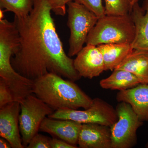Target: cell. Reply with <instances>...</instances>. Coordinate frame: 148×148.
I'll return each instance as SVG.
<instances>
[{
    "mask_svg": "<svg viewBox=\"0 0 148 148\" xmlns=\"http://www.w3.org/2000/svg\"><path fill=\"white\" fill-rule=\"evenodd\" d=\"M136 29L130 14L123 16L106 15L98 18L88 34L86 45L98 46L109 43L132 44Z\"/></svg>",
    "mask_w": 148,
    "mask_h": 148,
    "instance_id": "obj_3",
    "label": "cell"
},
{
    "mask_svg": "<svg viewBox=\"0 0 148 148\" xmlns=\"http://www.w3.org/2000/svg\"><path fill=\"white\" fill-rule=\"evenodd\" d=\"M97 46L103 55L105 71L114 70L134 49L131 44H105Z\"/></svg>",
    "mask_w": 148,
    "mask_h": 148,
    "instance_id": "obj_15",
    "label": "cell"
},
{
    "mask_svg": "<svg viewBox=\"0 0 148 148\" xmlns=\"http://www.w3.org/2000/svg\"><path fill=\"white\" fill-rule=\"evenodd\" d=\"M105 14L123 16L130 14L132 0H105Z\"/></svg>",
    "mask_w": 148,
    "mask_h": 148,
    "instance_id": "obj_18",
    "label": "cell"
},
{
    "mask_svg": "<svg viewBox=\"0 0 148 148\" xmlns=\"http://www.w3.org/2000/svg\"><path fill=\"white\" fill-rule=\"evenodd\" d=\"M51 11L56 15L64 16L66 13V5L71 0H48Z\"/></svg>",
    "mask_w": 148,
    "mask_h": 148,
    "instance_id": "obj_22",
    "label": "cell"
},
{
    "mask_svg": "<svg viewBox=\"0 0 148 148\" xmlns=\"http://www.w3.org/2000/svg\"><path fill=\"white\" fill-rule=\"evenodd\" d=\"M48 0H34L31 13L14 15V24L19 35V45L11 59L16 72L34 80L53 73L75 81L81 77L74 60L65 52L51 15Z\"/></svg>",
    "mask_w": 148,
    "mask_h": 148,
    "instance_id": "obj_1",
    "label": "cell"
},
{
    "mask_svg": "<svg viewBox=\"0 0 148 148\" xmlns=\"http://www.w3.org/2000/svg\"><path fill=\"white\" fill-rule=\"evenodd\" d=\"M67 5V25L70 30L68 55L71 57L77 55L84 47L88 34L97 23L98 18L82 4L71 1Z\"/></svg>",
    "mask_w": 148,
    "mask_h": 148,
    "instance_id": "obj_4",
    "label": "cell"
},
{
    "mask_svg": "<svg viewBox=\"0 0 148 148\" xmlns=\"http://www.w3.org/2000/svg\"><path fill=\"white\" fill-rule=\"evenodd\" d=\"M135 26V39L131 44L133 49L148 51V0H145L143 7L135 3L131 13Z\"/></svg>",
    "mask_w": 148,
    "mask_h": 148,
    "instance_id": "obj_13",
    "label": "cell"
},
{
    "mask_svg": "<svg viewBox=\"0 0 148 148\" xmlns=\"http://www.w3.org/2000/svg\"><path fill=\"white\" fill-rule=\"evenodd\" d=\"M4 11L1 9H0V20L4 19Z\"/></svg>",
    "mask_w": 148,
    "mask_h": 148,
    "instance_id": "obj_25",
    "label": "cell"
},
{
    "mask_svg": "<svg viewBox=\"0 0 148 148\" xmlns=\"http://www.w3.org/2000/svg\"><path fill=\"white\" fill-rule=\"evenodd\" d=\"M48 117L56 119L71 120L82 124L95 123L109 127L118 119L116 109L99 98L93 99L92 106L84 110L73 109L57 110Z\"/></svg>",
    "mask_w": 148,
    "mask_h": 148,
    "instance_id": "obj_6",
    "label": "cell"
},
{
    "mask_svg": "<svg viewBox=\"0 0 148 148\" xmlns=\"http://www.w3.org/2000/svg\"><path fill=\"white\" fill-rule=\"evenodd\" d=\"M50 145L51 148H77L64 140L56 138H51Z\"/></svg>",
    "mask_w": 148,
    "mask_h": 148,
    "instance_id": "obj_23",
    "label": "cell"
},
{
    "mask_svg": "<svg viewBox=\"0 0 148 148\" xmlns=\"http://www.w3.org/2000/svg\"><path fill=\"white\" fill-rule=\"evenodd\" d=\"M115 70L130 72L142 83L148 84V51L133 49Z\"/></svg>",
    "mask_w": 148,
    "mask_h": 148,
    "instance_id": "obj_14",
    "label": "cell"
},
{
    "mask_svg": "<svg viewBox=\"0 0 148 148\" xmlns=\"http://www.w3.org/2000/svg\"><path fill=\"white\" fill-rule=\"evenodd\" d=\"M116 98L118 102L129 104L141 121H148V84L120 90Z\"/></svg>",
    "mask_w": 148,
    "mask_h": 148,
    "instance_id": "obj_12",
    "label": "cell"
},
{
    "mask_svg": "<svg viewBox=\"0 0 148 148\" xmlns=\"http://www.w3.org/2000/svg\"><path fill=\"white\" fill-rule=\"evenodd\" d=\"M142 83L139 78L130 72L123 70H114L110 76L101 80V88L112 90H126Z\"/></svg>",
    "mask_w": 148,
    "mask_h": 148,
    "instance_id": "obj_16",
    "label": "cell"
},
{
    "mask_svg": "<svg viewBox=\"0 0 148 148\" xmlns=\"http://www.w3.org/2000/svg\"><path fill=\"white\" fill-rule=\"evenodd\" d=\"M51 138L37 133L32 138L28 145L27 148H51Z\"/></svg>",
    "mask_w": 148,
    "mask_h": 148,
    "instance_id": "obj_21",
    "label": "cell"
},
{
    "mask_svg": "<svg viewBox=\"0 0 148 148\" xmlns=\"http://www.w3.org/2000/svg\"><path fill=\"white\" fill-rule=\"evenodd\" d=\"M19 126L22 144L27 148L32 138L38 133L41 124L54 110L32 94L20 103Z\"/></svg>",
    "mask_w": 148,
    "mask_h": 148,
    "instance_id": "obj_5",
    "label": "cell"
},
{
    "mask_svg": "<svg viewBox=\"0 0 148 148\" xmlns=\"http://www.w3.org/2000/svg\"><path fill=\"white\" fill-rule=\"evenodd\" d=\"M0 109V136L9 142L12 148H24L19 126L20 103L14 101Z\"/></svg>",
    "mask_w": 148,
    "mask_h": 148,
    "instance_id": "obj_8",
    "label": "cell"
},
{
    "mask_svg": "<svg viewBox=\"0 0 148 148\" xmlns=\"http://www.w3.org/2000/svg\"><path fill=\"white\" fill-rule=\"evenodd\" d=\"M138 1H139V0H132V3L133 5H134V4L135 3L138 2Z\"/></svg>",
    "mask_w": 148,
    "mask_h": 148,
    "instance_id": "obj_26",
    "label": "cell"
},
{
    "mask_svg": "<svg viewBox=\"0 0 148 148\" xmlns=\"http://www.w3.org/2000/svg\"><path fill=\"white\" fill-rule=\"evenodd\" d=\"M82 125L71 120L56 119L48 117L44 120L40 130L64 140L77 148Z\"/></svg>",
    "mask_w": 148,
    "mask_h": 148,
    "instance_id": "obj_10",
    "label": "cell"
},
{
    "mask_svg": "<svg viewBox=\"0 0 148 148\" xmlns=\"http://www.w3.org/2000/svg\"><path fill=\"white\" fill-rule=\"evenodd\" d=\"M34 0H0V9L24 17L29 15L34 8Z\"/></svg>",
    "mask_w": 148,
    "mask_h": 148,
    "instance_id": "obj_17",
    "label": "cell"
},
{
    "mask_svg": "<svg viewBox=\"0 0 148 148\" xmlns=\"http://www.w3.org/2000/svg\"><path fill=\"white\" fill-rule=\"evenodd\" d=\"M71 1L83 5L95 14L98 18L106 15L105 8L103 6L102 0H71Z\"/></svg>",
    "mask_w": 148,
    "mask_h": 148,
    "instance_id": "obj_19",
    "label": "cell"
},
{
    "mask_svg": "<svg viewBox=\"0 0 148 148\" xmlns=\"http://www.w3.org/2000/svg\"><path fill=\"white\" fill-rule=\"evenodd\" d=\"M119 103L116 109L117 120L110 127L112 148H132L137 144V131L143 122L129 104Z\"/></svg>",
    "mask_w": 148,
    "mask_h": 148,
    "instance_id": "obj_7",
    "label": "cell"
},
{
    "mask_svg": "<svg viewBox=\"0 0 148 148\" xmlns=\"http://www.w3.org/2000/svg\"><path fill=\"white\" fill-rule=\"evenodd\" d=\"M110 127L95 123L82 124L78 145L81 148H112Z\"/></svg>",
    "mask_w": 148,
    "mask_h": 148,
    "instance_id": "obj_11",
    "label": "cell"
},
{
    "mask_svg": "<svg viewBox=\"0 0 148 148\" xmlns=\"http://www.w3.org/2000/svg\"><path fill=\"white\" fill-rule=\"evenodd\" d=\"M14 101L9 88L3 81L0 79V108Z\"/></svg>",
    "mask_w": 148,
    "mask_h": 148,
    "instance_id": "obj_20",
    "label": "cell"
},
{
    "mask_svg": "<svg viewBox=\"0 0 148 148\" xmlns=\"http://www.w3.org/2000/svg\"><path fill=\"white\" fill-rule=\"evenodd\" d=\"M0 148H12V146L8 141L2 138L0 139Z\"/></svg>",
    "mask_w": 148,
    "mask_h": 148,
    "instance_id": "obj_24",
    "label": "cell"
},
{
    "mask_svg": "<svg viewBox=\"0 0 148 148\" xmlns=\"http://www.w3.org/2000/svg\"><path fill=\"white\" fill-rule=\"evenodd\" d=\"M33 93L54 110L87 109L93 99L74 81L64 79L53 73H48L34 81Z\"/></svg>",
    "mask_w": 148,
    "mask_h": 148,
    "instance_id": "obj_2",
    "label": "cell"
},
{
    "mask_svg": "<svg viewBox=\"0 0 148 148\" xmlns=\"http://www.w3.org/2000/svg\"><path fill=\"white\" fill-rule=\"evenodd\" d=\"M74 66L81 77L92 79L99 76L105 66L103 55L97 46L87 44L74 60Z\"/></svg>",
    "mask_w": 148,
    "mask_h": 148,
    "instance_id": "obj_9",
    "label": "cell"
}]
</instances>
